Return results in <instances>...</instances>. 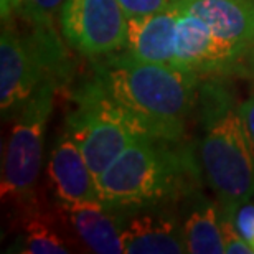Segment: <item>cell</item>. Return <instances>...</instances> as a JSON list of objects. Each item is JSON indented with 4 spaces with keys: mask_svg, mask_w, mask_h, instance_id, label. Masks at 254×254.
<instances>
[{
    "mask_svg": "<svg viewBox=\"0 0 254 254\" xmlns=\"http://www.w3.org/2000/svg\"><path fill=\"white\" fill-rule=\"evenodd\" d=\"M71 99L76 108L66 118L64 129L78 142L94 179L134 140L159 137L140 118L83 83L71 93Z\"/></svg>",
    "mask_w": 254,
    "mask_h": 254,
    "instance_id": "4",
    "label": "cell"
},
{
    "mask_svg": "<svg viewBox=\"0 0 254 254\" xmlns=\"http://www.w3.org/2000/svg\"><path fill=\"white\" fill-rule=\"evenodd\" d=\"M58 208L64 223L89 251L99 254L124 253L119 213L106 203L101 200L60 203Z\"/></svg>",
    "mask_w": 254,
    "mask_h": 254,
    "instance_id": "12",
    "label": "cell"
},
{
    "mask_svg": "<svg viewBox=\"0 0 254 254\" xmlns=\"http://www.w3.org/2000/svg\"><path fill=\"white\" fill-rule=\"evenodd\" d=\"M220 228H221L223 245H225V253H228V254H254V250L251 248V245L241 236V233L238 231L233 213L225 210V208H221V211H220Z\"/></svg>",
    "mask_w": 254,
    "mask_h": 254,
    "instance_id": "17",
    "label": "cell"
},
{
    "mask_svg": "<svg viewBox=\"0 0 254 254\" xmlns=\"http://www.w3.org/2000/svg\"><path fill=\"white\" fill-rule=\"evenodd\" d=\"M66 0H18L17 17L23 20L28 27L40 30H57L55 20Z\"/></svg>",
    "mask_w": 254,
    "mask_h": 254,
    "instance_id": "16",
    "label": "cell"
},
{
    "mask_svg": "<svg viewBox=\"0 0 254 254\" xmlns=\"http://www.w3.org/2000/svg\"><path fill=\"white\" fill-rule=\"evenodd\" d=\"M187 253L223 254L225 245L220 228L221 206L203 195L200 187L190 190L179 203Z\"/></svg>",
    "mask_w": 254,
    "mask_h": 254,
    "instance_id": "14",
    "label": "cell"
},
{
    "mask_svg": "<svg viewBox=\"0 0 254 254\" xmlns=\"http://www.w3.org/2000/svg\"><path fill=\"white\" fill-rule=\"evenodd\" d=\"M127 18L144 17L172 7V0H118Z\"/></svg>",
    "mask_w": 254,
    "mask_h": 254,
    "instance_id": "18",
    "label": "cell"
},
{
    "mask_svg": "<svg viewBox=\"0 0 254 254\" xmlns=\"http://www.w3.org/2000/svg\"><path fill=\"white\" fill-rule=\"evenodd\" d=\"M88 88L149 124L164 139H184L187 118L196 108L200 76L175 66L147 63L129 53L93 58Z\"/></svg>",
    "mask_w": 254,
    "mask_h": 254,
    "instance_id": "1",
    "label": "cell"
},
{
    "mask_svg": "<svg viewBox=\"0 0 254 254\" xmlns=\"http://www.w3.org/2000/svg\"><path fill=\"white\" fill-rule=\"evenodd\" d=\"M18 10V0H0V15H2V22L12 20L17 15Z\"/></svg>",
    "mask_w": 254,
    "mask_h": 254,
    "instance_id": "21",
    "label": "cell"
},
{
    "mask_svg": "<svg viewBox=\"0 0 254 254\" xmlns=\"http://www.w3.org/2000/svg\"><path fill=\"white\" fill-rule=\"evenodd\" d=\"M175 205H155L135 210L118 211L121 220V240L126 254H184L180 213Z\"/></svg>",
    "mask_w": 254,
    "mask_h": 254,
    "instance_id": "9",
    "label": "cell"
},
{
    "mask_svg": "<svg viewBox=\"0 0 254 254\" xmlns=\"http://www.w3.org/2000/svg\"><path fill=\"white\" fill-rule=\"evenodd\" d=\"M248 76L253 78V81H254V47L250 53V60H248Z\"/></svg>",
    "mask_w": 254,
    "mask_h": 254,
    "instance_id": "22",
    "label": "cell"
},
{
    "mask_svg": "<svg viewBox=\"0 0 254 254\" xmlns=\"http://www.w3.org/2000/svg\"><path fill=\"white\" fill-rule=\"evenodd\" d=\"M240 111H241L243 124H245L246 139H248V144H250L251 155L254 159V96H251L250 99H246L245 103H241Z\"/></svg>",
    "mask_w": 254,
    "mask_h": 254,
    "instance_id": "20",
    "label": "cell"
},
{
    "mask_svg": "<svg viewBox=\"0 0 254 254\" xmlns=\"http://www.w3.org/2000/svg\"><path fill=\"white\" fill-rule=\"evenodd\" d=\"M7 251L22 254H66L71 250L60 231L58 223L50 215L40 213L35 205L25 211L22 233Z\"/></svg>",
    "mask_w": 254,
    "mask_h": 254,
    "instance_id": "15",
    "label": "cell"
},
{
    "mask_svg": "<svg viewBox=\"0 0 254 254\" xmlns=\"http://www.w3.org/2000/svg\"><path fill=\"white\" fill-rule=\"evenodd\" d=\"M248 57L220 37L196 15L182 12L175 28L177 68L198 76L243 73L248 76Z\"/></svg>",
    "mask_w": 254,
    "mask_h": 254,
    "instance_id": "8",
    "label": "cell"
},
{
    "mask_svg": "<svg viewBox=\"0 0 254 254\" xmlns=\"http://www.w3.org/2000/svg\"><path fill=\"white\" fill-rule=\"evenodd\" d=\"M60 27L66 43L83 57H106L126 47L127 17L118 0H66Z\"/></svg>",
    "mask_w": 254,
    "mask_h": 254,
    "instance_id": "7",
    "label": "cell"
},
{
    "mask_svg": "<svg viewBox=\"0 0 254 254\" xmlns=\"http://www.w3.org/2000/svg\"><path fill=\"white\" fill-rule=\"evenodd\" d=\"M58 81L47 78L25 104L10 132L2 172V198L22 210L37 205L45 132L53 113Z\"/></svg>",
    "mask_w": 254,
    "mask_h": 254,
    "instance_id": "5",
    "label": "cell"
},
{
    "mask_svg": "<svg viewBox=\"0 0 254 254\" xmlns=\"http://www.w3.org/2000/svg\"><path fill=\"white\" fill-rule=\"evenodd\" d=\"M55 78L52 60L32 33H22L12 20L2 22L0 37V108L3 119H15L37 88ZM60 84V83H58Z\"/></svg>",
    "mask_w": 254,
    "mask_h": 254,
    "instance_id": "6",
    "label": "cell"
},
{
    "mask_svg": "<svg viewBox=\"0 0 254 254\" xmlns=\"http://www.w3.org/2000/svg\"><path fill=\"white\" fill-rule=\"evenodd\" d=\"M48 182L60 203L99 200L98 185L78 142L64 129L58 135L48 159Z\"/></svg>",
    "mask_w": 254,
    "mask_h": 254,
    "instance_id": "10",
    "label": "cell"
},
{
    "mask_svg": "<svg viewBox=\"0 0 254 254\" xmlns=\"http://www.w3.org/2000/svg\"><path fill=\"white\" fill-rule=\"evenodd\" d=\"M180 10L172 7L162 12L127 18L126 53L147 63L175 66V28Z\"/></svg>",
    "mask_w": 254,
    "mask_h": 254,
    "instance_id": "13",
    "label": "cell"
},
{
    "mask_svg": "<svg viewBox=\"0 0 254 254\" xmlns=\"http://www.w3.org/2000/svg\"><path fill=\"white\" fill-rule=\"evenodd\" d=\"M201 175L195 150L184 139L142 137L96 179V185L101 201L127 211L179 205L190 190L201 187Z\"/></svg>",
    "mask_w": 254,
    "mask_h": 254,
    "instance_id": "2",
    "label": "cell"
},
{
    "mask_svg": "<svg viewBox=\"0 0 254 254\" xmlns=\"http://www.w3.org/2000/svg\"><path fill=\"white\" fill-rule=\"evenodd\" d=\"M235 216V223L238 231L241 233V236L250 243L253 248L254 241V205L250 201L243 203L238 206V210L233 213Z\"/></svg>",
    "mask_w": 254,
    "mask_h": 254,
    "instance_id": "19",
    "label": "cell"
},
{
    "mask_svg": "<svg viewBox=\"0 0 254 254\" xmlns=\"http://www.w3.org/2000/svg\"><path fill=\"white\" fill-rule=\"evenodd\" d=\"M235 89L223 79H208L198 89L200 162L203 179L220 200L235 213L254 195V159L246 139Z\"/></svg>",
    "mask_w": 254,
    "mask_h": 254,
    "instance_id": "3",
    "label": "cell"
},
{
    "mask_svg": "<svg viewBox=\"0 0 254 254\" xmlns=\"http://www.w3.org/2000/svg\"><path fill=\"white\" fill-rule=\"evenodd\" d=\"M172 5L203 18L216 37L250 58L254 47V0H172Z\"/></svg>",
    "mask_w": 254,
    "mask_h": 254,
    "instance_id": "11",
    "label": "cell"
}]
</instances>
